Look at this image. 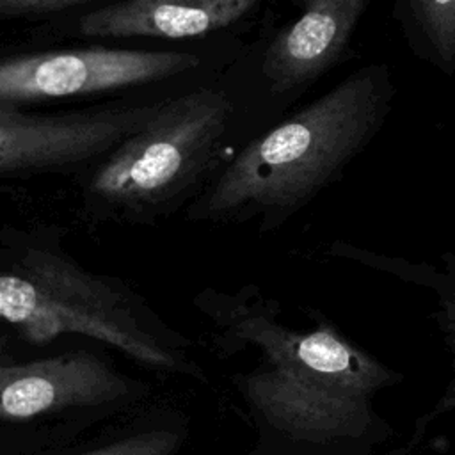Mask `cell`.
Segmentation results:
<instances>
[{
	"mask_svg": "<svg viewBox=\"0 0 455 455\" xmlns=\"http://www.w3.org/2000/svg\"><path fill=\"white\" fill-rule=\"evenodd\" d=\"M204 311L228 339L258 348L261 366L240 377L242 395L291 439L323 443L361 435L373 421L375 395L396 380L391 368L320 313L313 315V329L295 331L277 320L274 300L249 290L208 299Z\"/></svg>",
	"mask_w": 455,
	"mask_h": 455,
	"instance_id": "cell-1",
	"label": "cell"
},
{
	"mask_svg": "<svg viewBox=\"0 0 455 455\" xmlns=\"http://www.w3.org/2000/svg\"><path fill=\"white\" fill-rule=\"evenodd\" d=\"M395 87L386 64H368L245 144L190 208L210 222L259 220L274 229L341 178L382 128Z\"/></svg>",
	"mask_w": 455,
	"mask_h": 455,
	"instance_id": "cell-2",
	"label": "cell"
},
{
	"mask_svg": "<svg viewBox=\"0 0 455 455\" xmlns=\"http://www.w3.org/2000/svg\"><path fill=\"white\" fill-rule=\"evenodd\" d=\"M0 322L32 345L78 334L156 370H199L183 354L187 339L142 297L50 242L12 240L0 249Z\"/></svg>",
	"mask_w": 455,
	"mask_h": 455,
	"instance_id": "cell-3",
	"label": "cell"
},
{
	"mask_svg": "<svg viewBox=\"0 0 455 455\" xmlns=\"http://www.w3.org/2000/svg\"><path fill=\"white\" fill-rule=\"evenodd\" d=\"M233 105L219 87L160 101L149 123L98 165L85 187L91 210L149 220L187 197L217 162Z\"/></svg>",
	"mask_w": 455,
	"mask_h": 455,
	"instance_id": "cell-4",
	"label": "cell"
},
{
	"mask_svg": "<svg viewBox=\"0 0 455 455\" xmlns=\"http://www.w3.org/2000/svg\"><path fill=\"white\" fill-rule=\"evenodd\" d=\"M201 64L188 52L76 48L0 62V105L85 96L137 87L188 73Z\"/></svg>",
	"mask_w": 455,
	"mask_h": 455,
	"instance_id": "cell-5",
	"label": "cell"
},
{
	"mask_svg": "<svg viewBox=\"0 0 455 455\" xmlns=\"http://www.w3.org/2000/svg\"><path fill=\"white\" fill-rule=\"evenodd\" d=\"M160 103L66 112H21L0 105V174L62 172L112 153L142 130Z\"/></svg>",
	"mask_w": 455,
	"mask_h": 455,
	"instance_id": "cell-6",
	"label": "cell"
},
{
	"mask_svg": "<svg viewBox=\"0 0 455 455\" xmlns=\"http://www.w3.org/2000/svg\"><path fill=\"white\" fill-rule=\"evenodd\" d=\"M130 387L124 375L87 350L0 364V421L110 403L126 396Z\"/></svg>",
	"mask_w": 455,
	"mask_h": 455,
	"instance_id": "cell-7",
	"label": "cell"
},
{
	"mask_svg": "<svg viewBox=\"0 0 455 455\" xmlns=\"http://www.w3.org/2000/svg\"><path fill=\"white\" fill-rule=\"evenodd\" d=\"M366 0H309L263 53L261 71L272 92L306 89L350 53V39Z\"/></svg>",
	"mask_w": 455,
	"mask_h": 455,
	"instance_id": "cell-8",
	"label": "cell"
},
{
	"mask_svg": "<svg viewBox=\"0 0 455 455\" xmlns=\"http://www.w3.org/2000/svg\"><path fill=\"white\" fill-rule=\"evenodd\" d=\"M258 5L256 0H126L84 12L76 27L87 37L188 39L224 30Z\"/></svg>",
	"mask_w": 455,
	"mask_h": 455,
	"instance_id": "cell-9",
	"label": "cell"
},
{
	"mask_svg": "<svg viewBox=\"0 0 455 455\" xmlns=\"http://www.w3.org/2000/svg\"><path fill=\"white\" fill-rule=\"evenodd\" d=\"M395 16L416 55L455 73V0H405L395 4Z\"/></svg>",
	"mask_w": 455,
	"mask_h": 455,
	"instance_id": "cell-10",
	"label": "cell"
},
{
	"mask_svg": "<svg viewBox=\"0 0 455 455\" xmlns=\"http://www.w3.org/2000/svg\"><path fill=\"white\" fill-rule=\"evenodd\" d=\"M354 254H357L354 256L355 259L377 268H386V272L421 284L432 293L435 304L434 318L443 334L455 373V249L441 254L434 263H407L403 259L366 254L363 251H354Z\"/></svg>",
	"mask_w": 455,
	"mask_h": 455,
	"instance_id": "cell-11",
	"label": "cell"
},
{
	"mask_svg": "<svg viewBox=\"0 0 455 455\" xmlns=\"http://www.w3.org/2000/svg\"><path fill=\"white\" fill-rule=\"evenodd\" d=\"M181 439L183 434L178 430L158 428L133 434L78 455H174Z\"/></svg>",
	"mask_w": 455,
	"mask_h": 455,
	"instance_id": "cell-12",
	"label": "cell"
},
{
	"mask_svg": "<svg viewBox=\"0 0 455 455\" xmlns=\"http://www.w3.org/2000/svg\"><path fill=\"white\" fill-rule=\"evenodd\" d=\"M91 0H0V20L48 18L78 11Z\"/></svg>",
	"mask_w": 455,
	"mask_h": 455,
	"instance_id": "cell-13",
	"label": "cell"
},
{
	"mask_svg": "<svg viewBox=\"0 0 455 455\" xmlns=\"http://www.w3.org/2000/svg\"><path fill=\"white\" fill-rule=\"evenodd\" d=\"M5 345H7V339H5L4 334H0V357H2L4 350H5Z\"/></svg>",
	"mask_w": 455,
	"mask_h": 455,
	"instance_id": "cell-14",
	"label": "cell"
}]
</instances>
